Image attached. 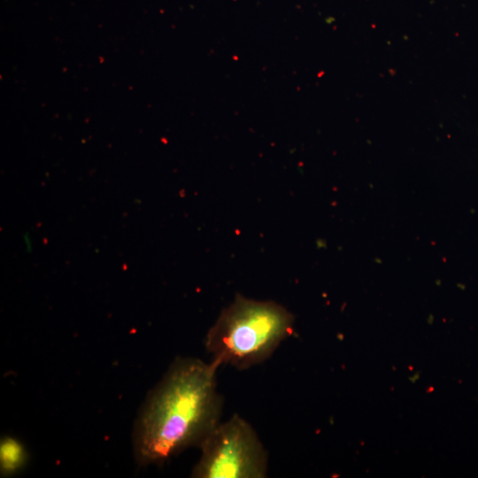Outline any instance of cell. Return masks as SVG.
<instances>
[{
    "mask_svg": "<svg viewBox=\"0 0 478 478\" xmlns=\"http://www.w3.org/2000/svg\"><path fill=\"white\" fill-rule=\"evenodd\" d=\"M293 322L282 305L238 295L210 328L205 345L219 366L248 368L274 351L292 333Z\"/></svg>",
    "mask_w": 478,
    "mask_h": 478,
    "instance_id": "2",
    "label": "cell"
},
{
    "mask_svg": "<svg viewBox=\"0 0 478 478\" xmlns=\"http://www.w3.org/2000/svg\"><path fill=\"white\" fill-rule=\"evenodd\" d=\"M218 366L213 360L196 358L173 363L137 420L134 448L139 462L159 463L189 446H199L220 423Z\"/></svg>",
    "mask_w": 478,
    "mask_h": 478,
    "instance_id": "1",
    "label": "cell"
},
{
    "mask_svg": "<svg viewBox=\"0 0 478 478\" xmlns=\"http://www.w3.org/2000/svg\"><path fill=\"white\" fill-rule=\"evenodd\" d=\"M24 452L20 445L12 440H4L1 445L2 467L11 471L16 469L23 460Z\"/></svg>",
    "mask_w": 478,
    "mask_h": 478,
    "instance_id": "4",
    "label": "cell"
},
{
    "mask_svg": "<svg viewBox=\"0 0 478 478\" xmlns=\"http://www.w3.org/2000/svg\"><path fill=\"white\" fill-rule=\"evenodd\" d=\"M199 446L202 455L194 477L261 478L266 474V452L251 426L237 415L216 425Z\"/></svg>",
    "mask_w": 478,
    "mask_h": 478,
    "instance_id": "3",
    "label": "cell"
}]
</instances>
